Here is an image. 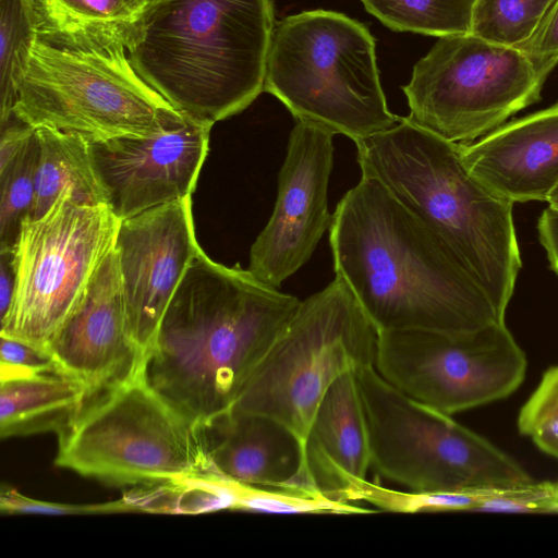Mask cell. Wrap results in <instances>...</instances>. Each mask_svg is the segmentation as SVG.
I'll return each instance as SVG.
<instances>
[{"mask_svg": "<svg viewBox=\"0 0 558 558\" xmlns=\"http://www.w3.org/2000/svg\"><path fill=\"white\" fill-rule=\"evenodd\" d=\"M300 300L201 251L143 355L141 374L172 408L206 426L230 413Z\"/></svg>", "mask_w": 558, "mask_h": 558, "instance_id": "cell-1", "label": "cell"}, {"mask_svg": "<svg viewBox=\"0 0 558 558\" xmlns=\"http://www.w3.org/2000/svg\"><path fill=\"white\" fill-rule=\"evenodd\" d=\"M329 243L335 276L378 332L457 335L506 323L442 242L372 177L338 203Z\"/></svg>", "mask_w": 558, "mask_h": 558, "instance_id": "cell-2", "label": "cell"}, {"mask_svg": "<svg viewBox=\"0 0 558 558\" xmlns=\"http://www.w3.org/2000/svg\"><path fill=\"white\" fill-rule=\"evenodd\" d=\"M354 144L361 174L384 184L442 242L505 319L522 267L514 203L468 169L459 144L408 117Z\"/></svg>", "mask_w": 558, "mask_h": 558, "instance_id": "cell-3", "label": "cell"}, {"mask_svg": "<svg viewBox=\"0 0 558 558\" xmlns=\"http://www.w3.org/2000/svg\"><path fill=\"white\" fill-rule=\"evenodd\" d=\"M275 24L271 0H153L126 51L178 112L213 126L264 92Z\"/></svg>", "mask_w": 558, "mask_h": 558, "instance_id": "cell-4", "label": "cell"}, {"mask_svg": "<svg viewBox=\"0 0 558 558\" xmlns=\"http://www.w3.org/2000/svg\"><path fill=\"white\" fill-rule=\"evenodd\" d=\"M114 39L58 41L36 35L11 112L32 128L88 142L154 136L184 120L133 69Z\"/></svg>", "mask_w": 558, "mask_h": 558, "instance_id": "cell-5", "label": "cell"}, {"mask_svg": "<svg viewBox=\"0 0 558 558\" xmlns=\"http://www.w3.org/2000/svg\"><path fill=\"white\" fill-rule=\"evenodd\" d=\"M264 92L296 122L354 143L401 119L387 106L374 37L362 23L335 11H304L276 22Z\"/></svg>", "mask_w": 558, "mask_h": 558, "instance_id": "cell-6", "label": "cell"}, {"mask_svg": "<svg viewBox=\"0 0 558 558\" xmlns=\"http://www.w3.org/2000/svg\"><path fill=\"white\" fill-rule=\"evenodd\" d=\"M57 435V466L110 485L143 486L218 474L204 426L172 408L141 372L90 397Z\"/></svg>", "mask_w": 558, "mask_h": 558, "instance_id": "cell-7", "label": "cell"}, {"mask_svg": "<svg viewBox=\"0 0 558 558\" xmlns=\"http://www.w3.org/2000/svg\"><path fill=\"white\" fill-rule=\"evenodd\" d=\"M372 468L412 492L522 488L536 483L520 463L452 415L389 384L374 365L356 371Z\"/></svg>", "mask_w": 558, "mask_h": 558, "instance_id": "cell-8", "label": "cell"}, {"mask_svg": "<svg viewBox=\"0 0 558 558\" xmlns=\"http://www.w3.org/2000/svg\"><path fill=\"white\" fill-rule=\"evenodd\" d=\"M378 330L336 277L300 304L258 364L233 408L288 427L304 444L329 387L374 365Z\"/></svg>", "mask_w": 558, "mask_h": 558, "instance_id": "cell-9", "label": "cell"}, {"mask_svg": "<svg viewBox=\"0 0 558 558\" xmlns=\"http://www.w3.org/2000/svg\"><path fill=\"white\" fill-rule=\"evenodd\" d=\"M119 225L106 204L80 203L70 190L41 216H26L13 248L14 291L0 336L48 351L113 247Z\"/></svg>", "mask_w": 558, "mask_h": 558, "instance_id": "cell-10", "label": "cell"}, {"mask_svg": "<svg viewBox=\"0 0 558 558\" xmlns=\"http://www.w3.org/2000/svg\"><path fill=\"white\" fill-rule=\"evenodd\" d=\"M546 78L519 48L470 33L439 37L402 89L411 121L469 144L537 102Z\"/></svg>", "mask_w": 558, "mask_h": 558, "instance_id": "cell-11", "label": "cell"}, {"mask_svg": "<svg viewBox=\"0 0 558 558\" xmlns=\"http://www.w3.org/2000/svg\"><path fill=\"white\" fill-rule=\"evenodd\" d=\"M374 366L404 395L453 415L509 397L527 362L506 323H497L457 335L379 331Z\"/></svg>", "mask_w": 558, "mask_h": 558, "instance_id": "cell-12", "label": "cell"}, {"mask_svg": "<svg viewBox=\"0 0 558 558\" xmlns=\"http://www.w3.org/2000/svg\"><path fill=\"white\" fill-rule=\"evenodd\" d=\"M333 135L305 122H296L290 133L278 174L277 199L251 246L247 268L275 288L310 260L330 226L328 183Z\"/></svg>", "mask_w": 558, "mask_h": 558, "instance_id": "cell-13", "label": "cell"}, {"mask_svg": "<svg viewBox=\"0 0 558 558\" xmlns=\"http://www.w3.org/2000/svg\"><path fill=\"white\" fill-rule=\"evenodd\" d=\"M211 126L184 118L144 138L88 142L105 204L122 221L191 197L208 153Z\"/></svg>", "mask_w": 558, "mask_h": 558, "instance_id": "cell-14", "label": "cell"}, {"mask_svg": "<svg viewBox=\"0 0 558 558\" xmlns=\"http://www.w3.org/2000/svg\"><path fill=\"white\" fill-rule=\"evenodd\" d=\"M114 251L129 331L144 355L185 272L202 251L191 197L120 221Z\"/></svg>", "mask_w": 558, "mask_h": 558, "instance_id": "cell-15", "label": "cell"}, {"mask_svg": "<svg viewBox=\"0 0 558 558\" xmlns=\"http://www.w3.org/2000/svg\"><path fill=\"white\" fill-rule=\"evenodd\" d=\"M48 352L62 373L86 386L89 398L141 372L143 353L129 331L114 245Z\"/></svg>", "mask_w": 558, "mask_h": 558, "instance_id": "cell-16", "label": "cell"}, {"mask_svg": "<svg viewBox=\"0 0 558 558\" xmlns=\"http://www.w3.org/2000/svg\"><path fill=\"white\" fill-rule=\"evenodd\" d=\"M303 458L304 492L342 502L355 500L372 468L356 372L340 376L325 393L310 425Z\"/></svg>", "mask_w": 558, "mask_h": 558, "instance_id": "cell-17", "label": "cell"}, {"mask_svg": "<svg viewBox=\"0 0 558 558\" xmlns=\"http://www.w3.org/2000/svg\"><path fill=\"white\" fill-rule=\"evenodd\" d=\"M459 146L468 169L498 194L547 202L558 186V102Z\"/></svg>", "mask_w": 558, "mask_h": 558, "instance_id": "cell-18", "label": "cell"}, {"mask_svg": "<svg viewBox=\"0 0 558 558\" xmlns=\"http://www.w3.org/2000/svg\"><path fill=\"white\" fill-rule=\"evenodd\" d=\"M204 429L213 469L222 477L246 486L305 493L301 442L278 421L232 410Z\"/></svg>", "mask_w": 558, "mask_h": 558, "instance_id": "cell-19", "label": "cell"}, {"mask_svg": "<svg viewBox=\"0 0 558 558\" xmlns=\"http://www.w3.org/2000/svg\"><path fill=\"white\" fill-rule=\"evenodd\" d=\"M88 398L83 383L61 372L0 381V436L59 434Z\"/></svg>", "mask_w": 558, "mask_h": 558, "instance_id": "cell-20", "label": "cell"}, {"mask_svg": "<svg viewBox=\"0 0 558 558\" xmlns=\"http://www.w3.org/2000/svg\"><path fill=\"white\" fill-rule=\"evenodd\" d=\"M36 35L58 40L114 39L130 35L153 0H26Z\"/></svg>", "mask_w": 558, "mask_h": 558, "instance_id": "cell-21", "label": "cell"}, {"mask_svg": "<svg viewBox=\"0 0 558 558\" xmlns=\"http://www.w3.org/2000/svg\"><path fill=\"white\" fill-rule=\"evenodd\" d=\"M38 141L35 199L28 217L45 214L54 199L70 190L75 201L105 204L95 177L88 141L76 133L51 128L35 129Z\"/></svg>", "mask_w": 558, "mask_h": 558, "instance_id": "cell-22", "label": "cell"}, {"mask_svg": "<svg viewBox=\"0 0 558 558\" xmlns=\"http://www.w3.org/2000/svg\"><path fill=\"white\" fill-rule=\"evenodd\" d=\"M477 0H361L366 11L396 32L445 37L471 33Z\"/></svg>", "mask_w": 558, "mask_h": 558, "instance_id": "cell-23", "label": "cell"}, {"mask_svg": "<svg viewBox=\"0 0 558 558\" xmlns=\"http://www.w3.org/2000/svg\"><path fill=\"white\" fill-rule=\"evenodd\" d=\"M557 0H477L471 34L520 47L536 32Z\"/></svg>", "mask_w": 558, "mask_h": 558, "instance_id": "cell-24", "label": "cell"}, {"mask_svg": "<svg viewBox=\"0 0 558 558\" xmlns=\"http://www.w3.org/2000/svg\"><path fill=\"white\" fill-rule=\"evenodd\" d=\"M36 28L26 0H0V120L11 118L15 86L26 64Z\"/></svg>", "mask_w": 558, "mask_h": 558, "instance_id": "cell-25", "label": "cell"}, {"mask_svg": "<svg viewBox=\"0 0 558 558\" xmlns=\"http://www.w3.org/2000/svg\"><path fill=\"white\" fill-rule=\"evenodd\" d=\"M37 160L38 141L34 130L16 159L0 171V250L13 251L22 220L32 210Z\"/></svg>", "mask_w": 558, "mask_h": 558, "instance_id": "cell-26", "label": "cell"}, {"mask_svg": "<svg viewBox=\"0 0 558 558\" xmlns=\"http://www.w3.org/2000/svg\"><path fill=\"white\" fill-rule=\"evenodd\" d=\"M485 492H399L366 482L355 500H364L381 510L395 512L476 511Z\"/></svg>", "mask_w": 558, "mask_h": 558, "instance_id": "cell-27", "label": "cell"}, {"mask_svg": "<svg viewBox=\"0 0 558 558\" xmlns=\"http://www.w3.org/2000/svg\"><path fill=\"white\" fill-rule=\"evenodd\" d=\"M518 430L535 437L539 447L558 460V364L549 367L520 409Z\"/></svg>", "mask_w": 558, "mask_h": 558, "instance_id": "cell-28", "label": "cell"}, {"mask_svg": "<svg viewBox=\"0 0 558 558\" xmlns=\"http://www.w3.org/2000/svg\"><path fill=\"white\" fill-rule=\"evenodd\" d=\"M236 509L275 513H365L372 510L303 492L242 486Z\"/></svg>", "mask_w": 558, "mask_h": 558, "instance_id": "cell-29", "label": "cell"}, {"mask_svg": "<svg viewBox=\"0 0 558 558\" xmlns=\"http://www.w3.org/2000/svg\"><path fill=\"white\" fill-rule=\"evenodd\" d=\"M476 511L558 512L556 484H537L513 489L486 490Z\"/></svg>", "mask_w": 558, "mask_h": 558, "instance_id": "cell-30", "label": "cell"}, {"mask_svg": "<svg viewBox=\"0 0 558 558\" xmlns=\"http://www.w3.org/2000/svg\"><path fill=\"white\" fill-rule=\"evenodd\" d=\"M0 338V381L61 372L47 350L17 339Z\"/></svg>", "mask_w": 558, "mask_h": 558, "instance_id": "cell-31", "label": "cell"}, {"mask_svg": "<svg viewBox=\"0 0 558 558\" xmlns=\"http://www.w3.org/2000/svg\"><path fill=\"white\" fill-rule=\"evenodd\" d=\"M518 48L548 77L558 64V0L532 37Z\"/></svg>", "mask_w": 558, "mask_h": 558, "instance_id": "cell-32", "label": "cell"}, {"mask_svg": "<svg viewBox=\"0 0 558 558\" xmlns=\"http://www.w3.org/2000/svg\"><path fill=\"white\" fill-rule=\"evenodd\" d=\"M2 511L20 513L66 514L84 511L116 510V504L101 506H71L38 501L21 495L16 489L2 487L0 496Z\"/></svg>", "mask_w": 558, "mask_h": 558, "instance_id": "cell-33", "label": "cell"}, {"mask_svg": "<svg viewBox=\"0 0 558 558\" xmlns=\"http://www.w3.org/2000/svg\"><path fill=\"white\" fill-rule=\"evenodd\" d=\"M538 240L550 269L558 276V208L547 207L537 221Z\"/></svg>", "mask_w": 558, "mask_h": 558, "instance_id": "cell-34", "label": "cell"}, {"mask_svg": "<svg viewBox=\"0 0 558 558\" xmlns=\"http://www.w3.org/2000/svg\"><path fill=\"white\" fill-rule=\"evenodd\" d=\"M13 251L0 250V314L5 315L14 291Z\"/></svg>", "mask_w": 558, "mask_h": 558, "instance_id": "cell-35", "label": "cell"}, {"mask_svg": "<svg viewBox=\"0 0 558 558\" xmlns=\"http://www.w3.org/2000/svg\"><path fill=\"white\" fill-rule=\"evenodd\" d=\"M547 203L549 207L558 208V186L549 195Z\"/></svg>", "mask_w": 558, "mask_h": 558, "instance_id": "cell-36", "label": "cell"}, {"mask_svg": "<svg viewBox=\"0 0 558 558\" xmlns=\"http://www.w3.org/2000/svg\"><path fill=\"white\" fill-rule=\"evenodd\" d=\"M556 486H557V493H558V483H556Z\"/></svg>", "mask_w": 558, "mask_h": 558, "instance_id": "cell-37", "label": "cell"}]
</instances>
